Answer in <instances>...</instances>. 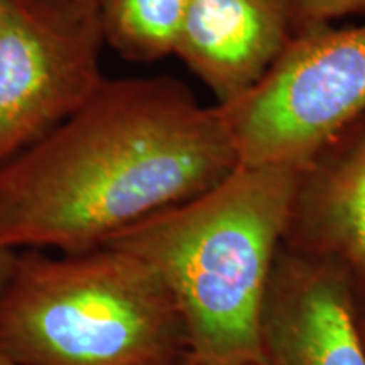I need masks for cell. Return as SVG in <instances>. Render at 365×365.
I'll list each match as a JSON object with an SVG mask.
<instances>
[{"instance_id": "cell-6", "label": "cell", "mask_w": 365, "mask_h": 365, "mask_svg": "<svg viewBox=\"0 0 365 365\" xmlns=\"http://www.w3.org/2000/svg\"><path fill=\"white\" fill-rule=\"evenodd\" d=\"M261 339L266 365H365L349 286L323 264L296 261L272 271Z\"/></svg>"}, {"instance_id": "cell-5", "label": "cell", "mask_w": 365, "mask_h": 365, "mask_svg": "<svg viewBox=\"0 0 365 365\" xmlns=\"http://www.w3.org/2000/svg\"><path fill=\"white\" fill-rule=\"evenodd\" d=\"M102 43L98 6L0 0V166L98 90Z\"/></svg>"}, {"instance_id": "cell-8", "label": "cell", "mask_w": 365, "mask_h": 365, "mask_svg": "<svg viewBox=\"0 0 365 365\" xmlns=\"http://www.w3.org/2000/svg\"><path fill=\"white\" fill-rule=\"evenodd\" d=\"M191 0H100L103 43L135 61L175 53Z\"/></svg>"}, {"instance_id": "cell-13", "label": "cell", "mask_w": 365, "mask_h": 365, "mask_svg": "<svg viewBox=\"0 0 365 365\" xmlns=\"http://www.w3.org/2000/svg\"><path fill=\"white\" fill-rule=\"evenodd\" d=\"M63 4H73V6H98L100 0H58Z\"/></svg>"}, {"instance_id": "cell-2", "label": "cell", "mask_w": 365, "mask_h": 365, "mask_svg": "<svg viewBox=\"0 0 365 365\" xmlns=\"http://www.w3.org/2000/svg\"><path fill=\"white\" fill-rule=\"evenodd\" d=\"M301 176L291 166L239 164L212 190L105 244L135 255L166 287L186 365H266L262 309Z\"/></svg>"}, {"instance_id": "cell-3", "label": "cell", "mask_w": 365, "mask_h": 365, "mask_svg": "<svg viewBox=\"0 0 365 365\" xmlns=\"http://www.w3.org/2000/svg\"><path fill=\"white\" fill-rule=\"evenodd\" d=\"M0 346L22 365H164L185 359L166 287L125 250L17 254L0 291Z\"/></svg>"}, {"instance_id": "cell-4", "label": "cell", "mask_w": 365, "mask_h": 365, "mask_svg": "<svg viewBox=\"0 0 365 365\" xmlns=\"http://www.w3.org/2000/svg\"><path fill=\"white\" fill-rule=\"evenodd\" d=\"M217 107L242 166L307 171L319 150L365 110V24L303 27L249 93Z\"/></svg>"}, {"instance_id": "cell-11", "label": "cell", "mask_w": 365, "mask_h": 365, "mask_svg": "<svg viewBox=\"0 0 365 365\" xmlns=\"http://www.w3.org/2000/svg\"><path fill=\"white\" fill-rule=\"evenodd\" d=\"M17 252L12 249H7L6 245L0 244V291H2L4 284H6L9 274H11L14 262H16Z\"/></svg>"}, {"instance_id": "cell-1", "label": "cell", "mask_w": 365, "mask_h": 365, "mask_svg": "<svg viewBox=\"0 0 365 365\" xmlns=\"http://www.w3.org/2000/svg\"><path fill=\"white\" fill-rule=\"evenodd\" d=\"M239 166L225 118L171 80H105L0 166V244L83 254Z\"/></svg>"}, {"instance_id": "cell-12", "label": "cell", "mask_w": 365, "mask_h": 365, "mask_svg": "<svg viewBox=\"0 0 365 365\" xmlns=\"http://www.w3.org/2000/svg\"><path fill=\"white\" fill-rule=\"evenodd\" d=\"M0 365H22L21 362H17L12 355H9L6 350L0 346Z\"/></svg>"}, {"instance_id": "cell-7", "label": "cell", "mask_w": 365, "mask_h": 365, "mask_svg": "<svg viewBox=\"0 0 365 365\" xmlns=\"http://www.w3.org/2000/svg\"><path fill=\"white\" fill-rule=\"evenodd\" d=\"M294 24L291 0H191L175 53L228 105L267 75Z\"/></svg>"}, {"instance_id": "cell-9", "label": "cell", "mask_w": 365, "mask_h": 365, "mask_svg": "<svg viewBox=\"0 0 365 365\" xmlns=\"http://www.w3.org/2000/svg\"><path fill=\"white\" fill-rule=\"evenodd\" d=\"M318 212L328 235L365 269V140L323 182Z\"/></svg>"}, {"instance_id": "cell-10", "label": "cell", "mask_w": 365, "mask_h": 365, "mask_svg": "<svg viewBox=\"0 0 365 365\" xmlns=\"http://www.w3.org/2000/svg\"><path fill=\"white\" fill-rule=\"evenodd\" d=\"M296 24H327L335 17L365 11V0H291Z\"/></svg>"}, {"instance_id": "cell-14", "label": "cell", "mask_w": 365, "mask_h": 365, "mask_svg": "<svg viewBox=\"0 0 365 365\" xmlns=\"http://www.w3.org/2000/svg\"><path fill=\"white\" fill-rule=\"evenodd\" d=\"M164 365H186V359L176 360V362H171V364H164Z\"/></svg>"}]
</instances>
